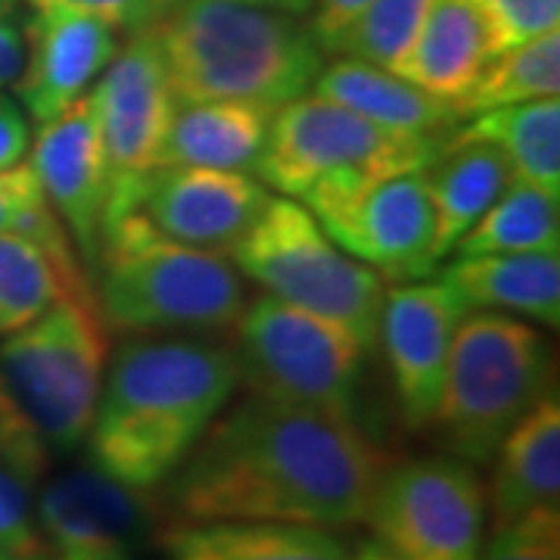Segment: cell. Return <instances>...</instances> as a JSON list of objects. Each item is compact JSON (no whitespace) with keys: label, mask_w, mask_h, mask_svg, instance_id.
Listing matches in <instances>:
<instances>
[{"label":"cell","mask_w":560,"mask_h":560,"mask_svg":"<svg viewBox=\"0 0 560 560\" xmlns=\"http://www.w3.org/2000/svg\"><path fill=\"white\" fill-rule=\"evenodd\" d=\"M386 458L355 418L268 396L228 401L168 477L178 521H275L346 529L368 521Z\"/></svg>","instance_id":"1"},{"label":"cell","mask_w":560,"mask_h":560,"mask_svg":"<svg viewBox=\"0 0 560 560\" xmlns=\"http://www.w3.org/2000/svg\"><path fill=\"white\" fill-rule=\"evenodd\" d=\"M241 386L231 349L194 337H140L103 377L88 430L91 467L153 492L178 470Z\"/></svg>","instance_id":"2"},{"label":"cell","mask_w":560,"mask_h":560,"mask_svg":"<svg viewBox=\"0 0 560 560\" xmlns=\"http://www.w3.org/2000/svg\"><path fill=\"white\" fill-rule=\"evenodd\" d=\"M150 32L178 101L275 113L308 94L324 69V50L300 16L243 0H168Z\"/></svg>","instance_id":"3"},{"label":"cell","mask_w":560,"mask_h":560,"mask_svg":"<svg viewBox=\"0 0 560 560\" xmlns=\"http://www.w3.org/2000/svg\"><path fill=\"white\" fill-rule=\"evenodd\" d=\"M103 320L128 334H187L234 327L246 308V283L228 256L160 234L140 212L103 228L97 256Z\"/></svg>","instance_id":"4"},{"label":"cell","mask_w":560,"mask_h":560,"mask_svg":"<svg viewBox=\"0 0 560 560\" xmlns=\"http://www.w3.org/2000/svg\"><path fill=\"white\" fill-rule=\"evenodd\" d=\"M551 364L548 340L533 324L504 312H467L427 430L445 455L489 464L508 430L548 393Z\"/></svg>","instance_id":"5"},{"label":"cell","mask_w":560,"mask_h":560,"mask_svg":"<svg viewBox=\"0 0 560 560\" xmlns=\"http://www.w3.org/2000/svg\"><path fill=\"white\" fill-rule=\"evenodd\" d=\"M94 290L57 302L0 346V383L50 455L88 440L109 355Z\"/></svg>","instance_id":"6"},{"label":"cell","mask_w":560,"mask_h":560,"mask_svg":"<svg viewBox=\"0 0 560 560\" xmlns=\"http://www.w3.org/2000/svg\"><path fill=\"white\" fill-rule=\"evenodd\" d=\"M231 261L265 293L340 324L364 349L377 342L386 280L330 241L302 202L271 197Z\"/></svg>","instance_id":"7"},{"label":"cell","mask_w":560,"mask_h":560,"mask_svg":"<svg viewBox=\"0 0 560 560\" xmlns=\"http://www.w3.org/2000/svg\"><path fill=\"white\" fill-rule=\"evenodd\" d=\"M234 327V359L249 393L355 418L364 346L340 324L261 293Z\"/></svg>","instance_id":"8"},{"label":"cell","mask_w":560,"mask_h":560,"mask_svg":"<svg viewBox=\"0 0 560 560\" xmlns=\"http://www.w3.org/2000/svg\"><path fill=\"white\" fill-rule=\"evenodd\" d=\"M445 140L415 138L361 119L340 103L302 94L271 113L256 178L280 197L300 200L318 180L364 175L389 178L430 168Z\"/></svg>","instance_id":"9"},{"label":"cell","mask_w":560,"mask_h":560,"mask_svg":"<svg viewBox=\"0 0 560 560\" xmlns=\"http://www.w3.org/2000/svg\"><path fill=\"white\" fill-rule=\"evenodd\" d=\"M364 523L399 560H477L486 486L474 464L452 455L389 464Z\"/></svg>","instance_id":"10"},{"label":"cell","mask_w":560,"mask_h":560,"mask_svg":"<svg viewBox=\"0 0 560 560\" xmlns=\"http://www.w3.org/2000/svg\"><path fill=\"white\" fill-rule=\"evenodd\" d=\"M268 200V187L246 172L156 165L138 175H109L103 228L125 212H140L172 241L231 256Z\"/></svg>","instance_id":"11"},{"label":"cell","mask_w":560,"mask_h":560,"mask_svg":"<svg viewBox=\"0 0 560 560\" xmlns=\"http://www.w3.org/2000/svg\"><path fill=\"white\" fill-rule=\"evenodd\" d=\"M147 495L97 467L47 482L35 504L44 560H143L153 536Z\"/></svg>","instance_id":"12"},{"label":"cell","mask_w":560,"mask_h":560,"mask_svg":"<svg viewBox=\"0 0 560 560\" xmlns=\"http://www.w3.org/2000/svg\"><path fill=\"white\" fill-rule=\"evenodd\" d=\"M470 305L445 280H405L386 287L377 340L393 374L401 418L427 430L440 405L448 352Z\"/></svg>","instance_id":"13"},{"label":"cell","mask_w":560,"mask_h":560,"mask_svg":"<svg viewBox=\"0 0 560 560\" xmlns=\"http://www.w3.org/2000/svg\"><path fill=\"white\" fill-rule=\"evenodd\" d=\"M318 224L340 249L374 268L383 280H420L436 268V219L427 168L374 180Z\"/></svg>","instance_id":"14"},{"label":"cell","mask_w":560,"mask_h":560,"mask_svg":"<svg viewBox=\"0 0 560 560\" xmlns=\"http://www.w3.org/2000/svg\"><path fill=\"white\" fill-rule=\"evenodd\" d=\"M101 121L109 175L156 168L162 140L175 113V91L150 28L135 32L88 91Z\"/></svg>","instance_id":"15"},{"label":"cell","mask_w":560,"mask_h":560,"mask_svg":"<svg viewBox=\"0 0 560 560\" xmlns=\"http://www.w3.org/2000/svg\"><path fill=\"white\" fill-rule=\"evenodd\" d=\"M28 147V165L44 197L79 249V259L94 268L109 197V160L91 97L84 94L57 119L40 121L38 138Z\"/></svg>","instance_id":"16"},{"label":"cell","mask_w":560,"mask_h":560,"mask_svg":"<svg viewBox=\"0 0 560 560\" xmlns=\"http://www.w3.org/2000/svg\"><path fill=\"white\" fill-rule=\"evenodd\" d=\"M119 32L72 10H38L25 38V69L16 94L28 116L57 119L81 101L119 50Z\"/></svg>","instance_id":"17"},{"label":"cell","mask_w":560,"mask_h":560,"mask_svg":"<svg viewBox=\"0 0 560 560\" xmlns=\"http://www.w3.org/2000/svg\"><path fill=\"white\" fill-rule=\"evenodd\" d=\"M495 470L486 489L492 526L536 511L560 508V405L545 393L495 448Z\"/></svg>","instance_id":"18"},{"label":"cell","mask_w":560,"mask_h":560,"mask_svg":"<svg viewBox=\"0 0 560 560\" xmlns=\"http://www.w3.org/2000/svg\"><path fill=\"white\" fill-rule=\"evenodd\" d=\"M312 94L340 103L381 128L415 138L448 140L460 125V116L448 101L427 94L423 88L389 69L352 57H340L324 66L312 84Z\"/></svg>","instance_id":"19"},{"label":"cell","mask_w":560,"mask_h":560,"mask_svg":"<svg viewBox=\"0 0 560 560\" xmlns=\"http://www.w3.org/2000/svg\"><path fill=\"white\" fill-rule=\"evenodd\" d=\"M168 560H346L337 529L275 521H175L156 533Z\"/></svg>","instance_id":"20"},{"label":"cell","mask_w":560,"mask_h":560,"mask_svg":"<svg viewBox=\"0 0 560 560\" xmlns=\"http://www.w3.org/2000/svg\"><path fill=\"white\" fill-rule=\"evenodd\" d=\"M495 47L470 0H433L430 13L393 69L427 94L455 103L492 62Z\"/></svg>","instance_id":"21"},{"label":"cell","mask_w":560,"mask_h":560,"mask_svg":"<svg viewBox=\"0 0 560 560\" xmlns=\"http://www.w3.org/2000/svg\"><path fill=\"white\" fill-rule=\"evenodd\" d=\"M442 280L470 308L511 312L558 327L560 256L558 253H504V256H455Z\"/></svg>","instance_id":"22"},{"label":"cell","mask_w":560,"mask_h":560,"mask_svg":"<svg viewBox=\"0 0 560 560\" xmlns=\"http://www.w3.org/2000/svg\"><path fill=\"white\" fill-rule=\"evenodd\" d=\"M271 113L231 101H178L156 165L246 172L256 168Z\"/></svg>","instance_id":"23"},{"label":"cell","mask_w":560,"mask_h":560,"mask_svg":"<svg viewBox=\"0 0 560 560\" xmlns=\"http://www.w3.org/2000/svg\"><path fill=\"white\" fill-rule=\"evenodd\" d=\"M433 197V261H445L460 237L489 212V206L511 187V168L492 143L445 140L436 162L427 168Z\"/></svg>","instance_id":"24"},{"label":"cell","mask_w":560,"mask_h":560,"mask_svg":"<svg viewBox=\"0 0 560 560\" xmlns=\"http://www.w3.org/2000/svg\"><path fill=\"white\" fill-rule=\"evenodd\" d=\"M84 290H94V283L81 271L72 241L0 234V337Z\"/></svg>","instance_id":"25"},{"label":"cell","mask_w":560,"mask_h":560,"mask_svg":"<svg viewBox=\"0 0 560 560\" xmlns=\"http://www.w3.org/2000/svg\"><path fill=\"white\" fill-rule=\"evenodd\" d=\"M448 140H482L499 150L514 180L560 197V101L517 103L480 113Z\"/></svg>","instance_id":"26"},{"label":"cell","mask_w":560,"mask_h":560,"mask_svg":"<svg viewBox=\"0 0 560 560\" xmlns=\"http://www.w3.org/2000/svg\"><path fill=\"white\" fill-rule=\"evenodd\" d=\"M560 197L533 184L511 180V187L455 246L452 256H504V253H558Z\"/></svg>","instance_id":"27"},{"label":"cell","mask_w":560,"mask_h":560,"mask_svg":"<svg viewBox=\"0 0 560 560\" xmlns=\"http://www.w3.org/2000/svg\"><path fill=\"white\" fill-rule=\"evenodd\" d=\"M560 94V28L514 44L480 72L470 91L452 103L464 119H474L489 109L545 101Z\"/></svg>","instance_id":"28"},{"label":"cell","mask_w":560,"mask_h":560,"mask_svg":"<svg viewBox=\"0 0 560 560\" xmlns=\"http://www.w3.org/2000/svg\"><path fill=\"white\" fill-rule=\"evenodd\" d=\"M430 3L433 0H371L359 20L342 32L330 54L393 72L427 20Z\"/></svg>","instance_id":"29"},{"label":"cell","mask_w":560,"mask_h":560,"mask_svg":"<svg viewBox=\"0 0 560 560\" xmlns=\"http://www.w3.org/2000/svg\"><path fill=\"white\" fill-rule=\"evenodd\" d=\"M7 231L28 234L38 241H69L28 162L0 168V234Z\"/></svg>","instance_id":"30"},{"label":"cell","mask_w":560,"mask_h":560,"mask_svg":"<svg viewBox=\"0 0 560 560\" xmlns=\"http://www.w3.org/2000/svg\"><path fill=\"white\" fill-rule=\"evenodd\" d=\"M477 560H560V508H536L492 526Z\"/></svg>","instance_id":"31"},{"label":"cell","mask_w":560,"mask_h":560,"mask_svg":"<svg viewBox=\"0 0 560 560\" xmlns=\"http://www.w3.org/2000/svg\"><path fill=\"white\" fill-rule=\"evenodd\" d=\"M470 3L489 28L495 57L514 44L560 28V0H470Z\"/></svg>","instance_id":"32"},{"label":"cell","mask_w":560,"mask_h":560,"mask_svg":"<svg viewBox=\"0 0 560 560\" xmlns=\"http://www.w3.org/2000/svg\"><path fill=\"white\" fill-rule=\"evenodd\" d=\"M0 551L16 558L44 560L35 508L28 501V486L0 464Z\"/></svg>","instance_id":"33"},{"label":"cell","mask_w":560,"mask_h":560,"mask_svg":"<svg viewBox=\"0 0 560 560\" xmlns=\"http://www.w3.org/2000/svg\"><path fill=\"white\" fill-rule=\"evenodd\" d=\"M35 10H72L113 25L116 32H143L160 20L168 0H32Z\"/></svg>","instance_id":"34"},{"label":"cell","mask_w":560,"mask_h":560,"mask_svg":"<svg viewBox=\"0 0 560 560\" xmlns=\"http://www.w3.org/2000/svg\"><path fill=\"white\" fill-rule=\"evenodd\" d=\"M368 3L371 0H315V7H312L315 16H312L308 32L315 35V40H318V47L324 54L334 50V44L340 40V35L352 22L359 20Z\"/></svg>","instance_id":"35"},{"label":"cell","mask_w":560,"mask_h":560,"mask_svg":"<svg viewBox=\"0 0 560 560\" xmlns=\"http://www.w3.org/2000/svg\"><path fill=\"white\" fill-rule=\"evenodd\" d=\"M32 143L28 121L16 103L0 94V168H13L25 160Z\"/></svg>","instance_id":"36"},{"label":"cell","mask_w":560,"mask_h":560,"mask_svg":"<svg viewBox=\"0 0 560 560\" xmlns=\"http://www.w3.org/2000/svg\"><path fill=\"white\" fill-rule=\"evenodd\" d=\"M25 69V38L10 20H0V91L13 88Z\"/></svg>","instance_id":"37"},{"label":"cell","mask_w":560,"mask_h":560,"mask_svg":"<svg viewBox=\"0 0 560 560\" xmlns=\"http://www.w3.org/2000/svg\"><path fill=\"white\" fill-rule=\"evenodd\" d=\"M243 3H256V7H265V10L287 13V16H305L315 7V0H243Z\"/></svg>","instance_id":"38"},{"label":"cell","mask_w":560,"mask_h":560,"mask_svg":"<svg viewBox=\"0 0 560 560\" xmlns=\"http://www.w3.org/2000/svg\"><path fill=\"white\" fill-rule=\"evenodd\" d=\"M346 560H399L383 541H364V545H359L355 551H349V558Z\"/></svg>","instance_id":"39"},{"label":"cell","mask_w":560,"mask_h":560,"mask_svg":"<svg viewBox=\"0 0 560 560\" xmlns=\"http://www.w3.org/2000/svg\"><path fill=\"white\" fill-rule=\"evenodd\" d=\"M20 10V0H0V20H10Z\"/></svg>","instance_id":"40"},{"label":"cell","mask_w":560,"mask_h":560,"mask_svg":"<svg viewBox=\"0 0 560 560\" xmlns=\"http://www.w3.org/2000/svg\"><path fill=\"white\" fill-rule=\"evenodd\" d=\"M0 560H25V558H16V555H10V551H0Z\"/></svg>","instance_id":"41"}]
</instances>
